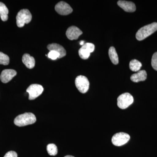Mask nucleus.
I'll list each match as a JSON object with an SVG mask.
<instances>
[{"label": "nucleus", "mask_w": 157, "mask_h": 157, "mask_svg": "<svg viewBox=\"0 0 157 157\" xmlns=\"http://www.w3.org/2000/svg\"><path fill=\"white\" fill-rule=\"evenodd\" d=\"M36 121V116L31 113H25L17 116L14 120V123L18 127L25 126L35 123Z\"/></svg>", "instance_id": "f257e3e1"}, {"label": "nucleus", "mask_w": 157, "mask_h": 157, "mask_svg": "<svg viewBox=\"0 0 157 157\" xmlns=\"http://www.w3.org/2000/svg\"><path fill=\"white\" fill-rule=\"evenodd\" d=\"M157 30V23L153 22L144 26L139 29L136 34V38L138 41H142Z\"/></svg>", "instance_id": "f03ea898"}, {"label": "nucleus", "mask_w": 157, "mask_h": 157, "mask_svg": "<svg viewBox=\"0 0 157 157\" xmlns=\"http://www.w3.org/2000/svg\"><path fill=\"white\" fill-rule=\"evenodd\" d=\"M32 19V14L28 9L20 11L16 16V23L18 27H23L25 24H29Z\"/></svg>", "instance_id": "7ed1b4c3"}, {"label": "nucleus", "mask_w": 157, "mask_h": 157, "mask_svg": "<svg viewBox=\"0 0 157 157\" xmlns=\"http://www.w3.org/2000/svg\"><path fill=\"white\" fill-rule=\"evenodd\" d=\"M134 102L133 96L128 93H124L117 98V106L122 109H126Z\"/></svg>", "instance_id": "20e7f679"}, {"label": "nucleus", "mask_w": 157, "mask_h": 157, "mask_svg": "<svg viewBox=\"0 0 157 157\" xmlns=\"http://www.w3.org/2000/svg\"><path fill=\"white\" fill-rule=\"evenodd\" d=\"M75 84L78 91L82 94L86 93L89 88L90 82L87 77L78 76L75 79Z\"/></svg>", "instance_id": "39448f33"}, {"label": "nucleus", "mask_w": 157, "mask_h": 157, "mask_svg": "<svg viewBox=\"0 0 157 157\" xmlns=\"http://www.w3.org/2000/svg\"><path fill=\"white\" fill-rule=\"evenodd\" d=\"M130 139V136L128 134L124 132H120L113 136L112 142L115 146H121L128 143Z\"/></svg>", "instance_id": "423d86ee"}, {"label": "nucleus", "mask_w": 157, "mask_h": 157, "mask_svg": "<svg viewBox=\"0 0 157 157\" xmlns=\"http://www.w3.org/2000/svg\"><path fill=\"white\" fill-rule=\"evenodd\" d=\"M44 90L42 86L37 84L31 85L26 90L29 94V100H33L40 96Z\"/></svg>", "instance_id": "0eeeda50"}, {"label": "nucleus", "mask_w": 157, "mask_h": 157, "mask_svg": "<svg viewBox=\"0 0 157 157\" xmlns=\"http://www.w3.org/2000/svg\"><path fill=\"white\" fill-rule=\"evenodd\" d=\"M95 45L91 43H86L82 45L78 50V54L81 59H88L90 54L94 51Z\"/></svg>", "instance_id": "6e6552de"}, {"label": "nucleus", "mask_w": 157, "mask_h": 157, "mask_svg": "<svg viewBox=\"0 0 157 157\" xmlns=\"http://www.w3.org/2000/svg\"><path fill=\"white\" fill-rule=\"evenodd\" d=\"M55 9L58 14L63 15H68L73 11L70 5L64 2H60L56 4Z\"/></svg>", "instance_id": "1a4fd4ad"}, {"label": "nucleus", "mask_w": 157, "mask_h": 157, "mask_svg": "<svg viewBox=\"0 0 157 157\" xmlns=\"http://www.w3.org/2000/svg\"><path fill=\"white\" fill-rule=\"evenodd\" d=\"M17 75V72L12 69L3 70L0 76V79L3 83H8Z\"/></svg>", "instance_id": "9d476101"}, {"label": "nucleus", "mask_w": 157, "mask_h": 157, "mask_svg": "<svg viewBox=\"0 0 157 157\" xmlns=\"http://www.w3.org/2000/svg\"><path fill=\"white\" fill-rule=\"evenodd\" d=\"M82 33V32L80 29L75 26H72L67 30L66 36L70 40H76Z\"/></svg>", "instance_id": "9b49d317"}, {"label": "nucleus", "mask_w": 157, "mask_h": 157, "mask_svg": "<svg viewBox=\"0 0 157 157\" xmlns=\"http://www.w3.org/2000/svg\"><path fill=\"white\" fill-rule=\"evenodd\" d=\"M118 6L125 11L128 12H133L136 10V6L134 3L126 1H119Z\"/></svg>", "instance_id": "f8f14e48"}, {"label": "nucleus", "mask_w": 157, "mask_h": 157, "mask_svg": "<svg viewBox=\"0 0 157 157\" xmlns=\"http://www.w3.org/2000/svg\"><path fill=\"white\" fill-rule=\"evenodd\" d=\"M47 48L51 51H55L58 52L60 55L59 59L63 57L67 54V52L64 48L62 45L56 43H52L47 46Z\"/></svg>", "instance_id": "ddd939ff"}, {"label": "nucleus", "mask_w": 157, "mask_h": 157, "mask_svg": "<svg viewBox=\"0 0 157 157\" xmlns=\"http://www.w3.org/2000/svg\"><path fill=\"white\" fill-rule=\"evenodd\" d=\"M147 77V74L146 71L144 70H140L137 73L133 74L131 76L132 81L135 82H138L140 81H144L146 80Z\"/></svg>", "instance_id": "4468645a"}, {"label": "nucleus", "mask_w": 157, "mask_h": 157, "mask_svg": "<svg viewBox=\"0 0 157 157\" xmlns=\"http://www.w3.org/2000/svg\"><path fill=\"white\" fill-rule=\"evenodd\" d=\"M23 63L29 69L33 68L35 66V59L33 57L31 56L29 54H25L22 56Z\"/></svg>", "instance_id": "2eb2a0df"}, {"label": "nucleus", "mask_w": 157, "mask_h": 157, "mask_svg": "<svg viewBox=\"0 0 157 157\" xmlns=\"http://www.w3.org/2000/svg\"><path fill=\"white\" fill-rule=\"evenodd\" d=\"M9 12V9L6 5L4 3L0 2V17L2 21H6L8 20Z\"/></svg>", "instance_id": "dca6fc26"}, {"label": "nucleus", "mask_w": 157, "mask_h": 157, "mask_svg": "<svg viewBox=\"0 0 157 157\" xmlns=\"http://www.w3.org/2000/svg\"><path fill=\"white\" fill-rule=\"evenodd\" d=\"M109 56L113 63L114 65H117L118 63V56L114 47H111L109 48Z\"/></svg>", "instance_id": "f3484780"}, {"label": "nucleus", "mask_w": 157, "mask_h": 157, "mask_svg": "<svg viewBox=\"0 0 157 157\" xmlns=\"http://www.w3.org/2000/svg\"><path fill=\"white\" fill-rule=\"evenodd\" d=\"M141 67H142V64L137 59L132 60L129 64L130 70L134 72L139 71Z\"/></svg>", "instance_id": "a211bd4d"}, {"label": "nucleus", "mask_w": 157, "mask_h": 157, "mask_svg": "<svg viewBox=\"0 0 157 157\" xmlns=\"http://www.w3.org/2000/svg\"><path fill=\"white\" fill-rule=\"evenodd\" d=\"M47 151L48 154L50 155H56L58 153L57 147L54 144H50L47 145Z\"/></svg>", "instance_id": "6ab92c4d"}, {"label": "nucleus", "mask_w": 157, "mask_h": 157, "mask_svg": "<svg viewBox=\"0 0 157 157\" xmlns=\"http://www.w3.org/2000/svg\"><path fill=\"white\" fill-rule=\"evenodd\" d=\"M10 59L7 55L0 52V64L8 65L9 64Z\"/></svg>", "instance_id": "aec40b11"}, {"label": "nucleus", "mask_w": 157, "mask_h": 157, "mask_svg": "<svg viewBox=\"0 0 157 157\" xmlns=\"http://www.w3.org/2000/svg\"><path fill=\"white\" fill-rule=\"evenodd\" d=\"M48 58L52 60H56L57 58L59 59L60 55L58 52L55 51H51L48 54Z\"/></svg>", "instance_id": "412c9836"}, {"label": "nucleus", "mask_w": 157, "mask_h": 157, "mask_svg": "<svg viewBox=\"0 0 157 157\" xmlns=\"http://www.w3.org/2000/svg\"><path fill=\"white\" fill-rule=\"evenodd\" d=\"M151 66L155 70L157 71V52H155L152 57Z\"/></svg>", "instance_id": "4be33fe9"}, {"label": "nucleus", "mask_w": 157, "mask_h": 157, "mask_svg": "<svg viewBox=\"0 0 157 157\" xmlns=\"http://www.w3.org/2000/svg\"><path fill=\"white\" fill-rule=\"evenodd\" d=\"M4 157H17V154L14 151L8 152Z\"/></svg>", "instance_id": "5701e85b"}, {"label": "nucleus", "mask_w": 157, "mask_h": 157, "mask_svg": "<svg viewBox=\"0 0 157 157\" xmlns=\"http://www.w3.org/2000/svg\"><path fill=\"white\" fill-rule=\"evenodd\" d=\"M80 45H84V41H80V43H79Z\"/></svg>", "instance_id": "b1692460"}, {"label": "nucleus", "mask_w": 157, "mask_h": 157, "mask_svg": "<svg viewBox=\"0 0 157 157\" xmlns=\"http://www.w3.org/2000/svg\"><path fill=\"white\" fill-rule=\"evenodd\" d=\"M64 157H74L73 156L71 155H67L66 156H65Z\"/></svg>", "instance_id": "393cba45"}]
</instances>
